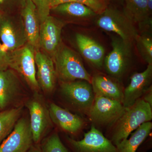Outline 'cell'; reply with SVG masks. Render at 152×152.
Listing matches in <instances>:
<instances>
[{
    "label": "cell",
    "mask_w": 152,
    "mask_h": 152,
    "mask_svg": "<svg viewBox=\"0 0 152 152\" xmlns=\"http://www.w3.org/2000/svg\"><path fill=\"white\" fill-rule=\"evenodd\" d=\"M53 60L57 78L61 82L83 80L91 83L92 77L85 69L79 55L62 42Z\"/></svg>",
    "instance_id": "cell-1"
},
{
    "label": "cell",
    "mask_w": 152,
    "mask_h": 152,
    "mask_svg": "<svg viewBox=\"0 0 152 152\" xmlns=\"http://www.w3.org/2000/svg\"><path fill=\"white\" fill-rule=\"evenodd\" d=\"M152 119V107L143 99H140L132 107L126 109L116 124L110 140L115 146L128 138L140 126Z\"/></svg>",
    "instance_id": "cell-2"
},
{
    "label": "cell",
    "mask_w": 152,
    "mask_h": 152,
    "mask_svg": "<svg viewBox=\"0 0 152 152\" xmlns=\"http://www.w3.org/2000/svg\"><path fill=\"white\" fill-rule=\"evenodd\" d=\"M98 15L96 23L101 29L115 33L124 40L135 42L139 34L135 23L124 11L108 6Z\"/></svg>",
    "instance_id": "cell-3"
},
{
    "label": "cell",
    "mask_w": 152,
    "mask_h": 152,
    "mask_svg": "<svg viewBox=\"0 0 152 152\" xmlns=\"http://www.w3.org/2000/svg\"><path fill=\"white\" fill-rule=\"evenodd\" d=\"M36 50L28 43L8 52L9 69L15 71L34 92L40 89L37 79L35 55Z\"/></svg>",
    "instance_id": "cell-4"
},
{
    "label": "cell",
    "mask_w": 152,
    "mask_h": 152,
    "mask_svg": "<svg viewBox=\"0 0 152 152\" xmlns=\"http://www.w3.org/2000/svg\"><path fill=\"white\" fill-rule=\"evenodd\" d=\"M26 105L29 113L30 124L34 144L39 145L53 123L49 108L38 92H35Z\"/></svg>",
    "instance_id": "cell-5"
},
{
    "label": "cell",
    "mask_w": 152,
    "mask_h": 152,
    "mask_svg": "<svg viewBox=\"0 0 152 152\" xmlns=\"http://www.w3.org/2000/svg\"><path fill=\"white\" fill-rule=\"evenodd\" d=\"M132 44L118 36L112 37V50L104 62L106 71L113 77L121 78L126 71L132 58Z\"/></svg>",
    "instance_id": "cell-6"
},
{
    "label": "cell",
    "mask_w": 152,
    "mask_h": 152,
    "mask_svg": "<svg viewBox=\"0 0 152 152\" xmlns=\"http://www.w3.org/2000/svg\"><path fill=\"white\" fill-rule=\"evenodd\" d=\"M0 41L7 52L17 50L27 43L21 15L0 14Z\"/></svg>",
    "instance_id": "cell-7"
},
{
    "label": "cell",
    "mask_w": 152,
    "mask_h": 152,
    "mask_svg": "<svg viewBox=\"0 0 152 152\" xmlns=\"http://www.w3.org/2000/svg\"><path fill=\"white\" fill-rule=\"evenodd\" d=\"M122 103L102 96L95 95L89 111L90 119L97 124L108 126L116 124L124 113Z\"/></svg>",
    "instance_id": "cell-8"
},
{
    "label": "cell",
    "mask_w": 152,
    "mask_h": 152,
    "mask_svg": "<svg viewBox=\"0 0 152 152\" xmlns=\"http://www.w3.org/2000/svg\"><path fill=\"white\" fill-rule=\"evenodd\" d=\"M34 144L29 120L20 118L0 144V152H27Z\"/></svg>",
    "instance_id": "cell-9"
},
{
    "label": "cell",
    "mask_w": 152,
    "mask_h": 152,
    "mask_svg": "<svg viewBox=\"0 0 152 152\" xmlns=\"http://www.w3.org/2000/svg\"><path fill=\"white\" fill-rule=\"evenodd\" d=\"M66 140L74 152H117L116 147L110 140L94 126L85 133L81 140H76L69 137Z\"/></svg>",
    "instance_id": "cell-10"
},
{
    "label": "cell",
    "mask_w": 152,
    "mask_h": 152,
    "mask_svg": "<svg viewBox=\"0 0 152 152\" xmlns=\"http://www.w3.org/2000/svg\"><path fill=\"white\" fill-rule=\"evenodd\" d=\"M61 91L73 104L89 112L94 100L92 85L83 80L61 82Z\"/></svg>",
    "instance_id": "cell-11"
},
{
    "label": "cell",
    "mask_w": 152,
    "mask_h": 152,
    "mask_svg": "<svg viewBox=\"0 0 152 152\" xmlns=\"http://www.w3.org/2000/svg\"><path fill=\"white\" fill-rule=\"evenodd\" d=\"M64 26L61 21L50 15L40 24V50L53 59L62 42L61 35Z\"/></svg>",
    "instance_id": "cell-12"
},
{
    "label": "cell",
    "mask_w": 152,
    "mask_h": 152,
    "mask_svg": "<svg viewBox=\"0 0 152 152\" xmlns=\"http://www.w3.org/2000/svg\"><path fill=\"white\" fill-rule=\"evenodd\" d=\"M152 77V64H148L145 70L133 74L130 83L125 89L123 104L125 108L132 107L151 86Z\"/></svg>",
    "instance_id": "cell-13"
},
{
    "label": "cell",
    "mask_w": 152,
    "mask_h": 152,
    "mask_svg": "<svg viewBox=\"0 0 152 152\" xmlns=\"http://www.w3.org/2000/svg\"><path fill=\"white\" fill-rule=\"evenodd\" d=\"M35 59L40 88L45 93H51L54 89L57 78L53 60L40 50H36Z\"/></svg>",
    "instance_id": "cell-14"
},
{
    "label": "cell",
    "mask_w": 152,
    "mask_h": 152,
    "mask_svg": "<svg viewBox=\"0 0 152 152\" xmlns=\"http://www.w3.org/2000/svg\"><path fill=\"white\" fill-rule=\"evenodd\" d=\"M18 74L11 69L0 71V110H4L21 94Z\"/></svg>",
    "instance_id": "cell-15"
},
{
    "label": "cell",
    "mask_w": 152,
    "mask_h": 152,
    "mask_svg": "<svg viewBox=\"0 0 152 152\" xmlns=\"http://www.w3.org/2000/svg\"><path fill=\"white\" fill-rule=\"evenodd\" d=\"M20 12L27 43L36 50H39L40 23L36 6L31 0H26L24 7Z\"/></svg>",
    "instance_id": "cell-16"
},
{
    "label": "cell",
    "mask_w": 152,
    "mask_h": 152,
    "mask_svg": "<svg viewBox=\"0 0 152 152\" xmlns=\"http://www.w3.org/2000/svg\"><path fill=\"white\" fill-rule=\"evenodd\" d=\"M77 46L84 58L94 66L101 69L105 58L104 47L96 41L83 34H76Z\"/></svg>",
    "instance_id": "cell-17"
},
{
    "label": "cell",
    "mask_w": 152,
    "mask_h": 152,
    "mask_svg": "<svg viewBox=\"0 0 152 152\" xmlns=\"http://www.w3.org/2000/svg\"><path fill=\"white\" fill-rule=\"evenodd\" d=\"M49 110L52 122L66 132L76 134L83 126L81 118L56 104H50Z\"/></svg>",
    "instance_id": "cell-18"
},
{
    "label": "cell",
    "mask_w": 152,
    "mask_h": 152,
    "mask_svg": "<svg viewBox=\"0 0 152 152\" xmlns=\"http://www.w3.org/2000/svg\"><path fill=\"white\" fill-rule=\"evenodd\" d=\"M124 11L135 23H137L140 29L151 28L152 18L148 12V0H124Z\"/></svg>",
    "instance_id": "cell-19"
},
{
    "label": "cell",
    "mask_w": 152,
    "mask_h": 152,
    "mask_svg": "<svg viewBox=\"0 0 152 152\" xmlns=\"http://www.w3.org/2000/svg\"><path fill=\"white\" fill-rule=\"evenodd\" d=\"M91 84L95 95L123 103L124 92L122 90L118 85L110 79L102 75H96L92 78Z\"/></svg>",
    "instance_id": "cell-20"
},
{
    "label": "cell",
    "mask_w": 152,
    "mask_h": 152,
    "mask_svg": "<svg viewBox=\"0 0 152 152\" xmlns=\"http://www.w3.org/2000/svg\"><path fill=\"white\" fill-rule=\"evenodd\" d=\"M152 129V123L147 122L142 124L129 139L124 140L118 144L117 152H137L139 147L149 135Z\"/></svg>",
    "instance_id": "cell-21"
},
{
    "label": "cell",
    "mask_w": 152,
    "mask_h": 152,
    "mask_svg": "<svg viewBox=\"0 0 152 152\" xmlns=\"http://www.w3.org/2000/svg\"><path fill=\"white\" fill-rule=\"evenodd\" d=\"M51 10L59 15L77 18H89L97 15L88 7L77 2L60 4L52 8Z\"/></svg>",
    "instance_id": "cell-22"
},
{
    "label": "cell",
    "mask_w": 152,
    "mask_h": 152,
    "mask_svg": "<svg viewBox=\"0 0 152 152\" xmlns=\"http://www.w3.org/2000/svg\"><path fill=\"white\" fill-rule=\"evenodd\" d=\"M22 112L23 108L19 107L0 112V144L13 130Z\"/></svg>",
    "instance_id": "cell-23"
},
{
    "label": "cell",
    "mask_w": 152,
    "mask_h": 152,
    "mask_svg": "<svg viewBox=\"0 0 152 152\" xmlns=\"http://www.w3.org/2000/svg\"><path fill=\"white\" fill-rule=\"evenodd\" d=\"M110 0H48L50 8L60 4L68 2L80 3L90 8L97 15L104 12L109 6Z\"/></svg>",
    "instance_id": "cell-24"
},
{
    "label": "cell",
    "mask_w": 152,
    "mask_h": 152,
    "mask_svg": "<svg viewBox=\"0 0 152 152\" xmlns=\"http://www.w3.org/2000/svg\"><path fill=\"white\" fill-rule=\"evenodd\" d=\"M135 42L138 50L148 64H152V38L150 34L144 32L139 34Z\"/></svg>",
    "instance_id": "cell-25"
},
{
    "label": "cell",
    "mask_w": 152,
    "mask_h": 152,
    "mask_svg": "<svg viewBox=\"0 0 152 152\" xmlns=\"http://www.w3.org/2000/svg\"><path fill=\"white\" fill-rule=\"evenodd\" d=\"M39 146L42 152H69L56 133L43 140Z\"/></svg>",
    "instance_id": "cell-26"
},
{
    "label": "cell",
    "mask_w": 152,
    "mask_h": 152,
    "mask_svg": "<svg viewBox=\"0 0 152 152\" xmlns=\"http://www.w3.org/2000/svg\"><path fill=\"white\" fill-rule=\"evenodd\" d=\"M35 4L40 24L43 23L50 15V8L49 6L48 0H31Z\"/></svg>",
    "instance_id": "cell-27"
},
{
    "label": "cell",
    "mask_w": 152,
    "mask_h": 152,
    "mask_svg": "<svg viewBox=\"0 0 152 152\" xmlns=\"http://www.w3.org/2000/svg\"><path fill=\"white\" fill-rule=\"evenodd\" d=\"M26 1V0H0V8L7 12L21 11Z\"/></svg>",
    "instance_id": "cell-28"
},
{
    "label": "cell",
    "mask_w": 152,
    "mask_h": 152,
    "mask_svg": "<svg viewBox=\"0 0 152 152\" xmlns=\"http://www.w3.org/2000/svg\"><path fill=\"white\" fill-rule=\"evenodd\" d=\"M9 69L8 52L3 46L0 41V71Z\"/></svg>",
    "instance_id": "cell-29"
},
{
    "label": "cell",
    "mask_w": 152,
    "mask_h": 152,
    "mask_svg": "<svg viewBox=\"0 0 152 152\" xmlns=\"http://www.w3.org/2000/svg\"><path fill=\"white\" fill-rule=\"evenodd\" d=\"M144 97L143 100L145 102H146L148 104H149L152 107V86H151L147 90V91L144 94Z\"/></svg>",
    "instance_id": "cell-30"
},
{
    "label": "cell",
    "mask_w": 152,
    "mask_h": 152,
    "mask_svg": "<svg viewBox=\"0 0 152 152\" xmlns=\"http://www.w3.org/2000/svg\"><path fill=\"white\" fill-rule=\"evenodd\" d=\"M27 152H42V151L40 148L39 145L34 144Z\"/></svg>",
    "instance_id": "cell-31"
},
{
    "label": "cell",
    "mask_w": 152,
    "mask_h": 152,
    "mask_svg": "<svg viewBox=\"0 0 152 152\" xmlns=\"http://www.w3.org/2000/svg\"><path fill=\"white\" fill-rule=\"evenodd\" d=\"M148 10L149 14L151 16L152 12V0H148Z\"/></svg>",
    "instance_id": "cell-32"
}]
</instances>
